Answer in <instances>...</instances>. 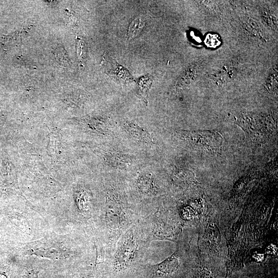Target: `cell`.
<instances>
[{"mask_svg": "<svg viewBox=\"0 0 278 278\" xmlns=\"http://www.w3.org/2000/svg\"><path fill=\"white\" fill-rule=\"evenodd\" d=\"M101 65L105 73L114 81L126 85L134 80L128 70L118 63L107 54L102 57Z\"/></svg>", "mask_w": 278, "mask_h": 278, "instance_id": "cell-2", "label": "cell"}, {"mask_svg": "<svg viewBox=\"0 0 278 278\" xmlns=\"http://www.w3.org/2000/svg\"><path fill=\"white\" fill-rule=\"evenodd\" d=\"M54 55L58 62L63 66L67 67L70 65L68 55L62 47L59 46L55 48Z\"/></svg>", "mask_w": 278, "mask_h": 278, "instance_id": "cell-8", "label": "cell"}, {"mask_svg": "<svg viewBox=\"0 0 278 278\" xmlns=\"http://www.w3.org/2000/svg\"><path fill=\"white\" fill-rule=\"evenodd\" d=\"M138 187L144 192L148 193L152 189V181L150 177H142L138 181Z\"/></svg>", "mask_w": 278, "mask_h": 278, "instance_id": "cell-10", "label": "cell"}, {"mask_svg": "<svg viewBox=\"0 0 278 278\" xmlns=\"http://www.w3.org/2000/svg\"><path fill=\"white\" fill-rule=\"evenodd\" d=\"M124 128L134 139L141 143L152 145L154 143L151 134L143 128L131 121H125Z\"/></svg>", "mask_w": 278, "mask_h": 278, "instance_id": "cell-3", "label": "cell"}, {"mask_svg": "<svg viewBox=\"0 0 278 278\" xmlns=\"http://www.w3.org/2000/svg\"><path fill=\"white\" fill-rule=\"evenodd\" d=\"M138 93L140 98L146 103H148V94L152 82V76L150 75H144L136 80Z\"/></svg>", "mask_w": 278, "mask_h": 278, "instance_id": "cell-4", "label": "cell"}, {"mask_svg": "<svg viewBox=\"0 0 278 278\" xmlns=\"http://www.w3.org/2000/svg\"><path fill=\"white\" fill-rule=\"evenodd\" d=\"M145 24L146 21L143 17L138 16L134 19L128 27V39L131 40L137 37L142 32Z\"/></svg>", "mask_w": 278, "mask_h": 278, "instance_id": "cell-6", "label": "cell"}, {"mask_svg": "<svg viewBox=\"0 0 278 278\" xmlns=\"http://www.w3.org/2000/svg\"><path fill=\"white\" fill-rule=\"evenodd\" d=\"M76 47L78 62L81 65H83L85 63L87 51L85 42L78 39L77 41Z\"/></svg>", "mask_w": 278, "mask_h": 278, "instance_id": "cell-9", "label": "cell"}, {"mask_svg": "<svg viewBox=\"0 0 278 278\" xmlns=\"http://www.w3.org/2000/svg\"><path fill=\"white\" fill-rule=\"evenodd\" d=\"M204 42L207 46L211 47H215L220 43L219 36L211 34L207 35Z\"/></svg>", "mask_w": 278, "mask_h": 278, "instance_id": "cell-11", "label": "cell"}, {"mask_svg": "<svg viewBox=\"0 0 278 278\" xmlns=\"http://www.w3.org/2000/svg\"><path fill=\"white\" fill-rule=\"evenodd\" d=\"M109 159L110 164L114 166L127 167L131 163L129 157L119 153H110Z\"/></svg>", "mask_w": 278, "mask_h": 278, "instance_id": "cell-7", "label": "cell"}, {"mask_svg": "<svg viewBox=\"0 0 278 278\" xmlns=\"http://www.w3.org/2000/svg\"><path fill=\"white\" fill-rule=\"evenodd\" d=\"M179 266L177 258L171 256L155 266L157 271L164 275H169L176 271Z\"/></svg>", "mask_w": 278, "mask_h": 278, "instance_id": "cell-5", "label": "cell"}, {"mask_svg": "<svg viewBox=\"0 0 278 278\" xmlns=\"http://www.w3.org/2000/svg\"><path fill=\"white\" fill-rule=\"evenodd\" d=\"M175 135L194 148L214 153L221 151L223 144L222 136L216 131L179 130L175 131Z\"/></svg>", "mask_w": 278, "mask_h": 278, "instance_id": "cell-1", "label": "cell"}, {"mask_svg": "<svg viewBox=\"0 0 278 278\" xmlns=\"http://www.w3.org/2000/svg\"><path fill=\"white\" fill-rule=\"evenodd\" d=\"M29 278H38V272L32 271L29 274Z\"/></svg>", "mask_w": 278, "mask_h": 278, "instance_id": "cell-12", "label": "cell"}]
</instances>
